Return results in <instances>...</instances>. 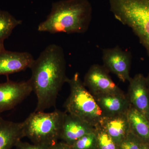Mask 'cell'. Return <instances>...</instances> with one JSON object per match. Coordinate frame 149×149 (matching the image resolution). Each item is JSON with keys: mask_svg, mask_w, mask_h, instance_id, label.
<instances>
[{"mask_svg": "<svg viewBox=\"0 0 149 149\" xmlns=\"http://www.w3.org/2000/svg\"><path fill=\"white\" fill-rule=\"evenodd\" d=\"M66 64L63 49L56 44L48 46L34 60L29 80L37 97L35 111L55 107L58 93L68 78Z\"/></svg>", "mask_w": 149, "mask_h": 149, "instance_id": "1", "label": "cell"}, {"mask_svg": "<svg viewBox=\"0 0 149 149\" xmlns=\"http://www.w3.org/2000/svg\"><path fill=\"white\" fill-rule=\"evenodd\" d=\"M92 16L88 0H61L53 3L50 13L37 30L51 34H83L89 29Z\"/></svg>", "mask_w": 149, "mask_h": 149, "instance_id": "2", "label": "cell"}, {"mask_svg": "<svg viewBox=\"0 0 149 149\" xmlns=\"http://www.w3.org/2000/svg\"><path fill=\"white\" fill-rule=\"evenodd\" d=\"M115 18L137 36L149 58V0H109Z\"/></svg>", "mask_w": 149, "mask_h": 149, "instance_id": "3", "label": "cell"}, {"mask_svg": "<svg viewBox=\"0 0 149 149\" xmlns=\"http://www.w3.org/2000/svg\"><path fill=\"white\" fill-rule=\"evenodd\" d=\"M66 83L69 85L70 93L64 104L65 112L95 128L99 126L104 116L94 96L85 87L80 74L76 72Z\"/></svg>", "mask_w": 149, "mask_h": 149, "instance_id": "4", "label": "cell"}, {"mask_svg": "<svg viewBox=\"0 0 149 149\" xmlns=\"http://www.w3.org/2000/svg\"><path fill=\"white\" fill-rule=\"evenodd\" d=\"M65 112L34 111L22 122L24 136L33 143L49 146L57 142Z\"/></svg>", "mask_w": 149, "mask_h": 149, "instance_id": "5", "label": "cell"}, {"mask_svg": "<svg viewBox=\"0 0 149 149\" xmlns=\"http://www.w3.org/2000/svg\"><path fill=\"white\" fill-rule=\"evenodd\" d=\"M109 73L103 65L93 64L85 74L83 84L93 96L124 93L113 81Z\"/></svg>", "mask_w": 149, "mask_h": 149, "instance_id": "6", "label": "cell"}, {"mask_svg": "<svg viewBox=\"0 0 149 149\" xmlns=\"http://www.w3.org/2000/svg\"><path fill=\"white\" fill-rule=\"evenodd\" d=\"M103 66L109 72L115 74L123 82H129L132 55L119 46L103 49L102 52Z\"/></svg>", "mask_w": 149, "mask_h": 149, "instance_id": "7", "label": "cell"}, {"mask_svg": "<svg viewBox=\"0 0 149 149\" xmlns=\"http://www.w3.org/2000/svg\"><path fill=\"white\" fill-rule=\"evenodd\" d=\"M33 91L30 80L16 82L8 80L0 83V115L23 101Z\"/></svg>", "mask_w": 149, "mask_h": 149, "instance_id": "8", "label": "cell"}, {"mask_svg": "<svg viewBox=\"0 0 149 149\" xmlns=\"http://www.w3.org/2000/svg\"><path fill=\"white\" fill-rule=\"evenodd\" d=\"M34 59L27 52L6 50L0 46V75H8L30 68Z\"/></svg>", "mask_w": 149, "mask_h": 149, "instance_id": "9", "label": "cell"}, {"mask_svg": "<svg viewBox=\"0 0 149 149\" xmlns=\"http://www.w3.org/2000/svg\"><path fill=\"white\" fill-rule=\"evenodd\" d=\"M129 82L127 96L130 105L149 120V90L146 77L141 73H138L131 78Z\"/></svg>", "mask_w": 149, "mask_h": 149, "instance_id": "10", "label": "cell"}, {"mask_svg": "<svg viewBox=\"0 0 149 149\" xmlns=\"http://www.w3.org/2000/svg\"><path fill=\"white\" fill-rule=\"evenodd\" d=\"M95 128L79 118L65 112L62 125L60 137L71 146L87 133L94 132Z\"/></svg>", "mask_w": 149, "mask_h": 149, "instance_id": "11", "label": "cell"}, {"mask_svg": "<svg viewBox=\"0 0 149 149\" xmlns=\"http://www.w3.org/2000/svg\"><path fill=\"white\" fill-rule=\"evenodd\" d=\"M104 116L126 113L130 106L127 96L124 93L94 96Z\"/></svg>", "mask_w": 149, "mask_h": 149, "instance_id": "12", "label": "cell"}, {"mask_svg": "<svg viewBox=\"0 0 149 149\" xmlns=\"http://www.w3.org/2000/svg\"><path fill=\"white\" fill-rule=\"evenodd\" d=\"M99 126L108 133L118 145L130 132L126 113L111 116H104Z\"/></svg>", "mask_w": 149, "mask_h": 149, "instance_id": "13", "label": "cell"}, {"mask_svg": "<svg viewBox=\"0 0 149 149\" xmlns=\"http://www.w3.org/2000/svg\"><path fill=\"white\" fill-rule=\"evenodd\" d=\"M24 137L22 123L4 119L0 115V149H11Z\"/></svg>", "mask_w": 149, "mask_h": 149, "instance_id": "14", "label": "cell"}, {"mask_svg": "<svg viewBox=\"0 0 149 149\" xmlns=\"http://www.w3.org/2000/svg\"><path fill=\"white\" fill-rule=\"evenodd\" d=\"M126 115L130 132L142 142L149 144V120L148 118L131 105Z\"/></svg>", "mask_w": 149, "mask_h": 149, "instance_id": "15", "label": "cell"}, {"mask_svg": "<svg viewBox=\"0 0 149 149\" xmlns=\"http://www.w3.org/2000/svg\"><path fill=\"white\" fill-rule=\"evenodd\" d=\"M22 23L10 13L0 9V46L4 45V41L8 39L13 29Z\"/></svg>", "mask_w": 149, "mask_h": 149, "instance_id": "16", "label": "cell"}, {"mask_svg": "<svg viewBox=\"0 0 149 149\" xmlns=\"http://www.w3.org/2000/svg\"><path fill=\"white\" fill-rule=\"evenodd\" d=\"M95 133L98 149H118V145L100 126L96 127Z\"/></svg>", "mask_w": 149, "mask_h": 149, "instance_id": "17", "label": "cell"}, {"mask_svg": "<svg viewBox=\"0 0 149 149\" xmlns=\"http://www.w3.org/2000/svg\"><path fill=\"white\" fill-rule=\"evenodd\" d=\"M95 130L87 133L78 139L70 146L72 149H92L96 146Z\"/></svg>", "mask_w": 149, "mask_h": 149, "instance_id": "18", "label": "cell"}, {"mask_svg": "<svg viewBox=\"0 0 149 149\" xmlns=\"http://www.w3.org/2000/svg\"><path fill=\"white\" fill-rule=\"evenodd\" d=\"M142 141L130 132L118 145V149H140Z\"/></svg>", "mask_w": 149, "mask_h": 149, "instance_id": "19", "label": "cell"}, {"mask_svg": "<svg viewBox=\"0 0 149 149\" xmlns=\"http://www.w3.org/2000/svg\"><path fill=\"white\" fill-rule=\"evenodd\" d=\"M15 146L16 147V149H48L49 147L45 145L23 143L21 141H19Z\"/></svg>", "mask_w": 149, "mask_h": 149, "instance_id": "20", "label": "cell"}, {"mask_svg": "<svg viewBox=\"0 0 149 149\" xmlns=\"http://www.w3.org/2000/svg\"><path fill=\"white\" fill-rule=\"evenodd\" d=\"M48 149H72L70 146L64 143H57L48 147Z\"/></svg>", "mask_w": 149, "mask_h": 149, "instance_id": "21", "label": "cell"}, {"mask_svg": "<svg viewBox=\"0 0 149 149\" xmlns=\"http://www.w3.org/2000/svg\"><path fill=\"white\" fill-rule=\"evenodd\" d=\"M140 149H149V144L142 142Z\"/></svg>", "mask_w": 149, "mask_h": 149, "instance_id": "22", "label": "cell"}, {"mask_svg": "<svg viewBox=\"0 0 149 149\" xmlns=\"http://www.w3.org/2000/svg\"><path fill=\"white\" fill-rule=\"evenodd\" d=\"M146 83L147 85H148V88L149 90V73L148 74L147 77H146Z\"/></svg>", "mask_w": 149, "mask_h": 149, "instance_id": "23", "label": "cell"}, {"mask_svg": "<svg viewBox=\"0 0 149 149\" xmlns=\"http://www.w3.org/2000/svg\"></svg>", "mask_w": 149, "mask_h": 149, "instance_id": "24", "label": "cell"}]
</instances>
